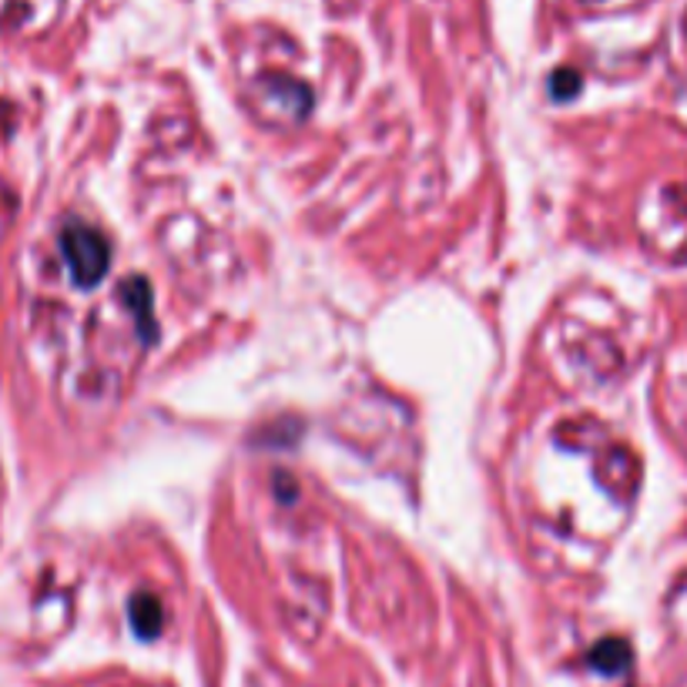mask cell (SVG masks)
Here are the masks:
<instances>
[{"instance_id": "7a4b0ae2", "label": "cell", "mask_w": 687, "mask_h": 687, "mask_svg": "<svg viewBox=\"0 0 687 687\" xmlns=\"http://www.w3.org/2000/svg\"><path fill=\"white\" fill-rule=\"evenodd\" d=\"M590 664L600 670V674H621L627 670L631 664V647L618 637H608V641H600L593 651H590Z\"/></svg>"}, {"instance_id": "277c9868", "label": "cell", "mask_w": 687, "mask_h": 687, "mask_svg": "<svg viewBox=\"0 0 687 687\" xmlns=\"http://www.w3.org/2000/svg\"><path fill=\"white\" fill-rule=\"evenodd\" d=\"M550 88H554V95H557V98H573V95H577V88H580V77H577L573 71H560V74H554Z\"/></svg>"}, {"instance_id": "6da1fadb", "label": "cell", "mask_w": 687, "mask_h": 687, "mask_svg": "<svg viewBox=\"0 0 687 687\" xmlns=\"http://www.w3.org/2000/svg\"><path fill=\"white\" fill-rule=\"evenodd\" d=\"M61 251L71 266V276L80 289H92L105 279L108 272V262H111V248H108V238L92 228V225H67L64 235H61Z\"/></svg>"}, {"instance_id": "3957f363", "label": "cell", "mask_w": 687, "mask_h": 687, "mask_svg": "<svg viewBox=\"0 0 687 687\" xmlns=\"http://www.w3.org/2000/svg\"><path fill=\"white\" fill-rule=\"evenodd\" d=\"M131 621H135V631L141 637H154L161 631V604H158L154 597H135Z\"/></svg>"}]
</instances>
